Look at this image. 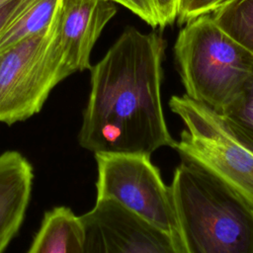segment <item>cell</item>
<instances>
[{
  "instance_id": "2e32d148",
  "label": "cell",
  "mask_w": 253,
  "mask_h": 253,
  "mask_svg": "<svg viewBox=\"0 0 253 253\" xmlns=\"http://www.w3.org/2000/svg\"><path fill=\"white\" fill-rule=\"evenodd\" d=\"M36 0H9L0 5V33Z\"/></svg>"
},
{
  "instance_id": "9a60e30c",
  "label": "cell",
  "mask_w": 253,
  "mask_h": 253,
  "mask_svg": "<svg viewBox=\"0 0 253 253\" xmlns=\"http://www.w3.org/2000/svg\"><path fill=\"white\" fill-rule=\"evenodd\" d=\"M128 9L152 28L161 27L154 0H111Z\"/></svg>"
},
{
  "instance_id": "9c48e42d",
  "label": "cell",
  "mask_w": 253,
  "mask_h": 253,
  "mask_svg": "<svg viewBox=\"0 0 253 253\" xmlns=\"http://www.w3.org/2000/svg\"><path fill=\"white\" fill-rule=\"evenodd\" d=\"M34 170L19 151L0 154V253L18 233L31 200Z\"/></svg>"
},
{
  "instance_id": "7a4b0ae2",
  "label": "cell",
  "mask_w": 253,
  "mask_h": 253,
  "mask_svg": "<svg viewBox=\"0 0 253 253\" xmlns=\"http://www.w3.org/2000/svg\"><path fill=\"white\" fill-rule=\"evenodd\" d=\"M170 191L184 253H253V204L180 154Z\"/></svg>"
},
{
  "instance_id": "ba28073f",
  "label": "cell",
  "mask_w": 253,
  "mask_h": 253,
  "mask_svg": "<svg viewBox=\"0 0 253 253\" xmlns=\"http://www.w3.org/2000/svg\"><path fill=\"white\" fill-rule=\"evenodd\" d=\"M116 13V3L111 0H61L59 41L72 73L90 70L92 49Z\"/></svg>"
},
{
  "instance_id": "ac0fdd59",
  "label": "cell",
  "mask_w": 253,
  "mask_h": 253,
  "mask_svg": "<svg viewBox=\"0 0 253 253\" xmlns=\"http://www.w3.org/2000/svg\"><path fill=\"white\" fill-rule=\"evenodd\" d=\"M7 1H9V0H0V5L4 4V3H5V2H7Z\"/></svg>"
},
{
  "instance_id": "5bb4252c",
  "label": "cell",
  "mask_w": 253,
  "mask_h": 253,
  "mask_svg": "<svg viewBox=\"0 0 253 253\" xmlns=\"http://www.w3.org/2000/svg\"><path fill=\"white\" fill-rule=\"evenodd\" d=\"M232 0H179L177 20L186 24L197 17L211 14Z\"/></svg>"
},
{
  "instance_id": "6da1fadb",
  "label": "cell",
  "mask_w": 253,
  "mask_h": 253,
  "mask_svg": "<svg viewBox=\"0 0 253 253\" xmlns=\"http://www.w3.org/2000/svg\"><path fill=\"white\" fill-rule=\"evenodd\" d=\"M165 42L160 34L128 27L91 66V89L78 134L95 153L150 156L174 147L161 102Z\"/></svg>"
},
{
  "instance_id": "277c9868",
  "label": "cell",
  "mask_w": 253,
  "mask_h": 253,
  "mask_svg": "<svg viewBox=\"0 0 253 253\" xmlns=\"http://www.w3.org/2000/svg\"><path fill=\"white\" fill-rule=\"evenodd\" d=\"M59 22L60 4L43 31L0 52V123L13 125L40 113L53 88L72 74L60 46Z\"/></svg>"
},
{
  "instance_id": "52a82bcc",
  "label": "cell",
  "mask_w": 253,
  "mask_h": 253,
  "mask_svg": "<svg viewBox=\"0 0 253 253\" xmlns=\"http://www.w3.org/2000/svg\"><path fill=\"white\" fill-rule=\"evenodd\" d=\"M84 253H184L171 234L112 199H96L79 216Z\"/></svg>"
},
{
  "instance_id": "3957f363",
  "label": "cell",
  "mask_w": 253,
  "mask_h": 253,
  "mask_svg": "<svg viewBox=\"0 0 253 253\" xmlns=\"http://www.w3.org/2000/svg\"><path fill=\"white\" fill-rule=\"evenodd\" d=\"M174 52L186 95L217 113L238 96L253 69V55L225 34L211 14L186 23Z\"/></svg>"
},
{
  "instance_id": "8fae6325",
  "label": "cell",
  "mask_w": 253,
  "mask_h": 253,
  "mask_svg": "<svg viewBox=\"0 0 253 253\" xmlns=\"http://www.w3.org/2000/svg\"><path fill=\"white\" fill-rule=\"evenodd\" d=\"M61 0H36L0 33V52L43 31L53 19Z\"/></svg>"
},
{
  "instance_id": "4fadbf2b",
  "label": "cell",
  "mask_w": 253,
  "mask_h": 253,
  "mask_svg": "<svg viewBox=\"0 0 253 253\" xmlns=\"http://www.w3.org/2000/svg\"><path fill=\"white\" fill-rule=\"evenodd\" d=\"M218 114L229 132L253 153V69L238 96Z\"/></svg>"
},
{
  "instance_id": "8992f818",
  "label": "cell",
  "mask_w": 253,
  "mask_h": 253,
  "mask_svg": "<svg viewBox=\"0 0 253 253\" xmlns=\"http://www.w3.org/2000/svg\"><path fill=\"white\" fill-rule=\"evenodd\" d=\"M95 159L97 199L117 201L180 242L170 187L163 182L150 156L95 153Z\"/></svg>"
},
{
  "instance_id": "e0dca14e",
  "label": "cell",
  "mask_w": 253,
  "mask_h": 253,
  "mask_svg": "<svg viewBox=\"0 0 253 253\" xmlns=\"http://www.w3.org/2000/svg\"><path fill=\"white\" fill-rule=\"evenodd\" d=\"M159 18L161 28L172 25L177 19L179 0H154Z\"/></svg>"
},
{
  "instance_id": "5b68a950",
  "label": "cell",
  "mask_w": 253,
  "mask_h": 253,
  "mask_svg": "<svg viewBox=\"0 0 253 253\" xmlns=\"http://www.w3.org/2000/svg\"><path fill=\"white\" fill-rule=\"evenodd\" d=\"M169 107L184 124L173 148L201 163L253 204V153L229 132L220 115L186 94L172 96Z\"/></svg>"
},
{
  "instance_id": "7c38bea8",
  "label": "cell",
  "mask_w": 253,
  "mask_h": 253,
  "mask_svg": "<svg viewBox=\"0 0 253 253\" xmlns=\"http://www.w3.org/2000/svg\"><path fill=\"white\" fill-rule=\"evenodd\" d=\"M211 15L225 34L253 55V0H232Z\"/></svg>"
},
{
  "instance_id": "30bf717a",
  "label": "cell",
  "mask_w": 253,
  "mask_h": 253,
  "mask_svg": "<svg viewBox=\"0 0 253 253\" xmlns=\"http://www.w3.org/2000/svg\"><path fill=\"white\" fill-rule=\"evenodd\" d=\"M27 253H84L80 217L64 206L45 211Z\"/></svg>"
}]
</instances>
